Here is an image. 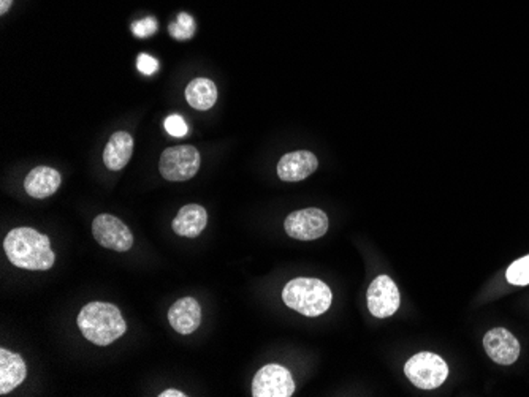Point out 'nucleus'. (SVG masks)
<instances>
[{"label":"nucleus","mask_w":529,"mask_h":397,"mask_svg":"<svg viewBox=\"0 0 529 397\" xmlns=\"http://www.w3.org/2000/svg\"><path fill=\"white\" fill-rule=\"evenodd\" d=\"M4 248L10 263L21 270L48 271L56 262L50 238L34 228L12 230L4 240Z\"/></svg>","instance_id":"obj_1"},{"label":"nucleus","mask_w":529,"mask_h":397,"mask_svg":"<svg viewBox=\"0 0 529 397\" xmlns=\"http://www.w3.org/2000/svg\"><path fill=\"white\" fill-rule=\"evenodd\" d=\"M78 328L92 344L110 345L124 336L126 320L120 309L110 302H89L78 315Z\"/></svg>","instance_id":"obj_2"},{"label":"nucleus","mask_w":529,"mask_h":397,"mask_svg":"<svg viewBox=\"0 0 529 397\" xmlns=\"http://www.w3.org/2000/svg\"><path fill=\"white\" fill-rule=\"evenodd\" d=\"M283 300L285 306L299 314L319 317L331 306L333 294L330 286L319 279L299 278L284 286Z\"/></svg>","instance_id":"obj_3"},{"label":"nucleus","mask_w":529,"mask_h":397,"mask_svg":"<svg viewBox=\"0 0 529 397\" xmlns=\"http://www.w3.org/2000/svg\"><path fill=\"white\" fill-rule=\"evenodd\" d=\"M404 374L420 390H434L447 380L448 366L434 353H417L406 363Z\"/></svg>","instance_id":"obj_4"},{"label":"nucleus","mask_w":529,"mask_h":397,"mask_svg":"<svg viewBox=\"0 0 529 397\" xmlns=\"http://www.w3.org/2000/svg\"><path fill=\"white\" fill-rule=\"evenodd\" d=\"M202 157L194 146H175L164 150L159 170L162 178L172 182L192 179L200 170Z\"/></svg>","instance_id":"obj_5"},{"label":"nucleus","mask_w":529,"mask_h":397,"mask_svg":"<svg viewBox=\"0 0 529 397\" xmlns=\"http://www.w3.org/2000/svg\"><path fill=\"white\" fill-rule=\"evenodd\" d=\"M284 228L293 240H319L328 232L327 214L317 208L295 210L285 218Z\"/></svg>","instance_id":"obj_6"},{"label":"nucleus","mask_w":529,"mask_h":397,"mask_svg":"<svg viewBox=\"0 0 529 397\" xmlns=\"http://www.w3.org/2000/svg\"><path fill=\"white\" fill-rule=\"evenodd\" d=\"M92 234L102 248L114 252H127L134 246V236L128 226L112 214H100L94 218Z\"/></svg>","instance_id":"obj_7"},{"label":"nucleus","mask_w":529,"mask_h":397,"mask_svg":"<svg viewBox=\"0 0 529 397\" xmlns=\"http://www.w3.org/2000/svg\"><path fill=\"white\" fill-rule=\"evenodd\" d=\"M295 393V382L289 369L279 364L261 368L253 382V397H291Z\"/></svg>","instance_id":"obj_8"},{"label":"nucleus","mask_w":529,"mask_h":397,"mask_svg":"<svg viewBox=\"0 0 529 397\" xmlns=\"http://www.w3.org/2000/svg\"><path fill=\"white\" fill-rule=\"evenodd\" d=\"M400 290L388 276L374 279L368 288V309L376 318H388L400 309Z\"/></svg>","instance_id":"obj_9"},{"label":"nucleus","mask_w":529,"mask_h":397,"mask_svg":"<svg viewBox=\"0 0 529 397\" xmlns=\"http://www.w3.org/2000/svg\"><path fill=\"white\" fill-rule=\"evenodd\" d=\"M484 347L486 355L501 366H510L520 356V342L504 328L488 331L485 334Z\"/></svg>","instance_id":"obj_10"},{"label":"nucleus","mask_w":529,"mask_h":397,"mask_svg":"<svg viewBox=\"0 0 529 397\" xmlns=\"http://www.w3.org/2000/svg\"><path fill=\"white\" fill-rule=\"evenodd\" d=\"M319 160L309 150H297L285 154L277 164V176L285 182H299L313 174Z\"/></svg>","instance_id":"obj_11"},{"label":"nucleus","mask_w":529,"mask_h":397,"mask_svg":"<svg viewBox=\"0 0 529 397\" xmlns=\"http://www.w3.org/2000/svg\"><path fill=\"white\" fill-rule=\"evenodd\" d=\"M168 322L173 330L187 336L200 328L202 323V308L194 298H181L168 310Z\"/></svg>","instance_id":"obj_12"},{"label":"nucleus","mask_w":529,"mask_h":397,"mask_svg":"<svg viewBox=\"0 0 529 397\" xmlns=\"http://www.w3.org/2000/svg\"><path fill=\"white\" fill-rule=\"evenodd\" d=\"M62 184V178L58 170L51 166H37L24 179V188L32 198L45 200L54 195Z\"/></svg>","instance_id":"obj_13"},{"label":"nucleus","mask_w":529,"mask_h":397,"mask_svg":"<svg viewBox=\"0 0 529 397\" xmlns=\"http://www.w3.org/2000/svg\"><path fill=\"white\" fill-rule=\"evenodd\" d=\"M208 224L206 210L200 204H186L179 210L178 216L173 220V230L184 238H197L202 234Z\"/></svg>","instance_id":"obj_14"},{"label":"nucleus","mask_w":529,"mask_h":397,"mask_svg":"<svg viewBox=\"0 0 529 397\" xmlns=\"http://www.w3.org/2000/svg\"><path fill=\"white\" fill-rule=\"evenodd\" d=\"M27 375L26 363L16 353L0 350V394H8L18 388Z\"/></svg>","instance_id":"obj_15"},{"label":"nucleus","mask_w":529,"mask_h":397,"mask_svg":"<svg viewBox=\"0 0 529 397\" xmlns=\"http://www.w3.org/2000/svg\"><path fill=\"white\" fill-rule=\"evenodd\" d=\"M134 152V140L127 132H116L104 150L105 166L112 172H120L128 164Z\"/></svg>","instance_id":"obj_16"},{"label":"nucleus","mask_w":529,"mask_h":397,"mask_svg":"<svg viewBox=\"0 0 529 397\" xmlns=\"http://www.w3.org/2000/svg\"><path fill=\"white\" fill-rule=\"evenodd\" d=\"M186 100L195 110L208 111L216 103V84L208 78H195L194 81L187 84Z\"/></svg>","instance_id":"obj_17"},{"label":"nucleus","mask_w":529,"mask_h":397,"mask_svg":"<svg viewBox=\"0 0 529 397\" xmlns=\"http://www.w3.org/2000/svg\"><path fill=\"white\" fill-rule=\"evenodd\" d=\"M170 35L179 42L191 40L195 35V21L189 13H179L178 19L170 24Z\"/></svg>","instance_id":"obj_18"},{"label":"nucleus","mask_w":529,"mask_h":397,"mask_svg":"<svg viewBox=\"0 0 529 397\" xmlns=\"http://www.w3.org/2000/svg\"><path fill=\"white\" fill-rule=\"evenodd\" d=\"M507 282L518 286L529 285V256L512 263L506 272Z\"/></svg>","instance_id":"obj_19"},{"label":"nucleus","mask_w":529,"mask_h":397,"mask_svg":"<svg viewBox=\"0 0 529 397\" xmlns=\"http://www.w3.org/2000/svg\"><path fill=\"white\" fill-rule=\"evenodd\" d=\"M165 130L172 136L181 138V136H186L189 134V128H187L186 120L183 119L178 114H172L165 119Z\"/></svg>","instance_id":"obj_20"},{"label":"nucleus","mask_w":529,"mask_h":397,"mask_svg":"<svg viewBox=\"0 0 529 397\" xmlns=\"http://www.w3.org/2000/svg\"><path fill=\"white\" fill-rule=\"evenodd\" d=\"M132 32H134L135 37H151L152 34H156L157 32L156 18L148 16V18H144L142 21H136V23L132 24Z\"/></svg>","instance_id":"obj_21"},{"label":"nucleus","mask_w":529,"mask_h":397,"mask_svg":"<svg viewBox=\"0 0 529 397\" xmlns=\"http://www.w3.org/2000/svg\"><path fill=\"white\" fill-rule=\"evenodd\" d=\"M136 67L142 72L143 75H154L159 70V62L154 59L150 54H140L138 60H136Z\"/></svg>","instance_id":"obj_22"},{"label":"nucleus","mask_w":529,"mask_h":397,"mask_svg":"<svg viewBox=\"0 0 529 397\" xmlns=\"http://www.w3.org/2000/svg\"><path fill=\"white\" fill-rule=\"evenodd\" d=\"M159 396H160V397H186L187 394H184V393H181V391H178V390H165V391H162V393H160V394H159Z\"/></svg>","instance_id":"obj_23"},{"label":"nucleus","mask_w":529,"mask_h":397,"mask_svg":"<svg viewBox=\"0 0 529 397\" xmlns=\"http://www.w3.org/2000/svg\"><path fill=\"white\" fill-rule=\"evenodd\" d=\"M13 0H0V15H5L10 7H12Z\"/></svg>","instance_id":"obj_24"}]
</instances>
